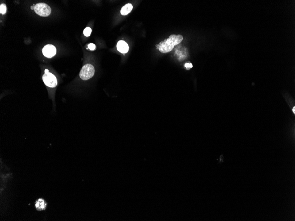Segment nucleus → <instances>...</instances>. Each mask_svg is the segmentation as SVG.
I'll list each match as a JSON object with an SVG mask.
<instances>
[{
  "label": "nucleus",
  "instance_id": "f257e3e1",
  "mask_svg": "<svg viewBox=\"0 0 295 221\" xmlns=\"http://www.w3.org/2000/svg\"><path fill=\"white\" fill-rule=\"evenodd\" d=\"M183 40V37L182 35H171L169 38L156 45V47L162 53H169L172 51L174 46L180 44Z\"/></svg>",
  "mask_w": 295,
  "mask_h": 221
},
{
  "label": "nucleus",
  "instance_id": "f03ea898",
  "mask_svg": "<svg viewBox=\"0 0 295 221\" xmlns=\"http://www.w3.org/2000/svg\"><path fill=\"white\" fill-rule=\"evenodd\" d=\"M95 69L91 64H86L82 67L80 73V78L83 80H88L91 79L95 75Z\"/></svg>",
  "mask_w": 295,
  "mask_h": 221
},
{
  "label": "nucleus",
  "instance_id": "7ed1b4c3",
  "mask_svg": "<svg viewBox=\"0 0 295 221\" xmlns=\"http://www.w3.org/2000/svg\"><path fill=\"white\" fill-rule=\"evenodd\" d=\"M34 10L37 14L41 17H48L51 13V7L45 3L37 4L34 8Z\"/></svg>",
  "mask_w": 295,
  "mask_h": 221
},
{
  "label": "nucleus",
  "instance_id": "20e7f679",
  "mask_svg": "<svg viewBox=\"0 0 295 221\" xmlns=\"http://www.w3.org/2000/svg\"><path fill=\"white\" fill-rule=\"evenodd\" d=\"M43 80L45 84L50 87H55L58 83L56 76L52 73H49L48 69H45V74L43 76Z\"/></svg>",
  "mask_w": 295,
  "mask_h": 221
},
{
  "label": "nucleus",
  "instance_id": "39448f33",
  "mask_svg": "<svg viewBox=\"0 0 295 221\" xmlns=\"http://www.w3.org/2000/svg\"><path fill=\"white\" fill-rule=\"evenodd\" d=\"M43 55L45 57L48 58H51L54 57L56 55V47L52 45H47L43 48Z\"/></svg>",
  "mask_w": 295,
  "mask_h": 221
},
{
  "label": "nucleus",
  "instance_id": "423d86ee",
  "mask_svg": "<svg viewBox=\"0 0 295 221\" xmlns=\"http://www.w3.org/2000/svg\"><path fill=\"white\" fill-rule=\"evenodd\" d=\"M117 48L118 51L122 54H125L129 51V47L128 44L125 41H119L117 44Z\"/></svg>",
  "mask_w": 295,
  "mask_h": 221
},
{
  "label": "nucleus",
  "instance_id": "0eeeda50",
  "mask_svg": "<svg viewBox=\"0 0 295 221\" xmlns=\"http://www.w3.org/2000/svg\"><path fill=\"white\" fill-rule=\"evenodd\" d=\"M47 206V204L44 200L40 198L37 200L35 203V207L39 211L45 210Z\"/></svg>",
  "mask_w": 295,
  "mask_h": 221
},
{
  "label": "nucleus",
  "instance_id": "6e6552de",
  "mask_svg": "<svg viewBox=\"0 0 295 221\" xmlns=\"http://www.w3.org/2000/svg\"><path fill=\"white\" fill-rule=\"evenodd\" d=\"M133 9V6L132 4L129 3L126 4L121 9L120 13L122 15L125 16L129 14Z\"/></svg>",
  "mask_w": 295,
  "mask_h": 221
},
{
  "label": "nucleus",
  "instance_id": "1a4fd4ad",
  "mask_svg": "<svg viewBox=\"0 0 295 221\" xmlns=\"http://www.w3.org/2000/svg\"><path fill=\"white\" fill-rule=\"evenodd\" d=\"M92 30L91 28L89 27H87L85 28L84 31V35L86 37H89L91 35L92 33Z\"/></svg>",
  "mask_w": 295,
  "mask_h": 221
},
{
  "label": "nucleus",
  "instance_id": "9d476101",
  "mask_svg": "<svg viewBox=\"0 0 295 221\" xmlns=\"http://www.w3.org/2000/svg\"><path fill=\"white\" fill-rule=\"evenodd\" d=\"M7 8L5 4H2L0 6V13L4 15L6 12Z\"/></svg>",
  "mask_w": 295,
  "mask_h": 221
},
{
  "label": "nucleus",
  "instance_id": "9b49d317",
  "mask_svg": "<svg viewBox=\"0 0 295 221\" xmlns=\"http://www.w3.org/2000/svg\"><path fill=\"white\" fill-rule=\"evenodd\" d=\"M88 48L91 51H94L96 49V45L93 44H90L88 45Z\"/></svg>",
  "mask_w": 295,
  "mask_h": 221
},
{
  "label": "nucleus",
  "instance_id": "f8f14e48",
  "mask_svg": "<svg viewBox=\"0 0 295 221\" xmlns=\"http://www.w3.org/2000/svg\"><path fill=\"white\" fill-rule=\"evenodd\" d=\"M185 67L187 69H190L192 68V64L190 63H187L185 65Z\"/></svg>",
  "mask_w": 295,
  "mask_h": 221
},
{
  "label": "nucleus",
  "instance_id": "ddd939ff",
  "mask_svg": "<svg viewBox=\"0 0 295 221\" xmlns=\"http://www.w3.org/2000/svg\"><path fill=\"white\" fill-rule=\"evenodd\" d=\"M293 112H294V113L295 114V107H294L293 108Z\"/></svg>",
  "mask_w": 295,
  "mask_h": 221
}]
</instances>
